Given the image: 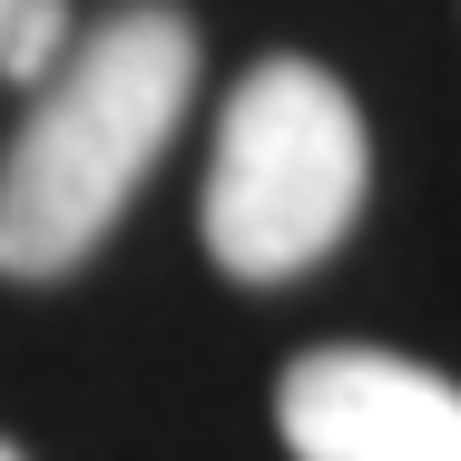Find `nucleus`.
I'll list each match as a JSON object with an SVG mask.
<instances>
[{"mask_svg": "<svg viewBox=\"0 0 461 461\" xmlns=\"http://www.w3.org/2000/svg\"><path fill=\"white\" fill-rule=\"evenodd\" d=\"M0 461H20V452H10V442H0Z\"/></svg>", "mask_w": 461, "mask_h": 461, "instance_id": "obj_6", "label": "nucleus"}, {"mask_svg": "<svg viewBox=\"0 0 461 461\" xmlns=\"http://www.w3.org/2000/svg\"><path fill=\"white\" fill-rule=\"evenodd\" d=\"M10 10H20V0H0V30H10Z\"/></svg>", "mask_w": 461, "mask_h": 461, "instance_id": "obj_5", "label": "nucleus"}, {"mask_svg": "<svg viewBox=\"0 0 461 461\" xmlns=\"http://www.w3.org/2000/svg\"><path fill=\"white\" fill-rule=\"evenodd\" d=\"M294 461H461V383L412 354L324 344L276 393Z\"/></svg>", "mask_w": 461, "mask_h": 461, "instance_id": "obj_3", "label": "nucleus"}, {"mask_svg": "<svg viewBox=\"0 0 461 461\" xmlns=\"http://www.w3.org/2000/svg\"><path fill=\"white\" fill-rule=\"evenodd\" d=\"M186 98H196L186 10L128 0L98 30H79L0 158V276L50 285L69 266H89L108 246V226L128 216V196L148 186L158 148L177 138Z\"/></svg>", "mask_w": 461, "mask_h": 461, "instance_id": "obj_1", "label": "nucleus"}, {"mask_svg": "<svg viewBox=\"0 0 461 461\" xmlns=\"http://www.w3.org/2000/svg\"><path fill=\"white\" fill-rule=\"evenodd\" d=\"M59 50H69V0H20L10 30H0V69L40 89V79L59 69Z\"/></svg>", "mask_w": 461, "mask_h": 461, "instance_id": "obj_4", "label": "nucleus"}, {"mask_svg": "<svg viewBox=\"0 0 461 461\" xmlns=\"http://www.w3.org/2000/svg\"><path fill=\"white\" fill-rule=\"evenodd\" d=\"M373 186L364 108L334 69L314 59H266L246 69V89L216 118V158H206V256L236 285H285L324 266Z\"/></svg>", "mask_w": 461, "mask_h": 461, "instance_id": "obj_2", "label": "nucleus"}]
</instances>
